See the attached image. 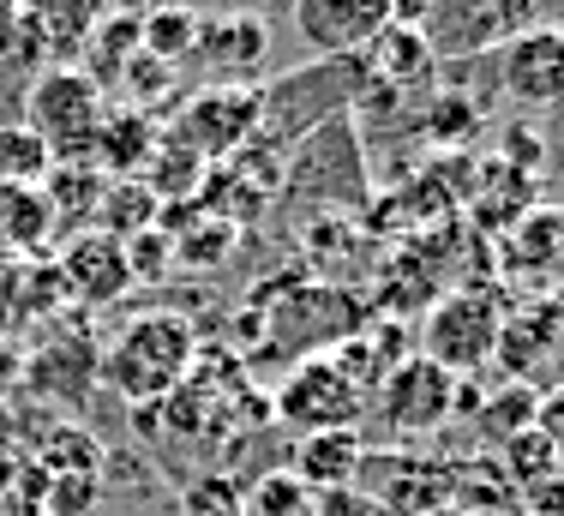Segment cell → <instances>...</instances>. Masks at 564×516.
I'll return each mask as SVG.
<instances>
[{
    "mask_svg": "<svg viewBox=\"0 0 564 516\" xmlns=\"http://www.w3.org/2000/svg\"><path fill=\"white\" fill-rule=\"evenodd\" d=\"M367 85H372V73H367L360 54H348V61H313V66H301V73H282L271 90H259V139L294 151V144H301L306 132H318L325 120L355 115V103Z\"/></svg>",
    "mask_w": 564,
    "mask_h": 516,
    "instance_id": "1",
    "label": "cell"
},
{
    "mask_svg": "<svg viewBox=\"0 0 564 516\" xmlns=\"http://www.w3.org/2000/svg\"><path fill=\"white\" fill-rule=\"evenodd\" d=\"M198 355V336L181 312H144L109 343V355L97 361V373L109 378L127 402H156L169 390H181L186 366Z\"/></svg>",
    "mask_w": 564,
    "mask_h": 516,
    "instance_id": "2",
    "label": "cell"
},
{
    "mask_svg": "<svg viewBox=\"0 0 564 516\" xmlns=\"http://www.w3.org/2000/svg\"><path fill=\"white\" fill-rule=\"evenodd\" d=\"M282 198H306L325 211H348L372 198V169H367V144H360L355 115L325 120L318 132H306L289 151L282 169Z\"/></svg>",
    "mask_w": 564,
    "mask_h": 516,
    "instance_id": "3",
    "label": "cell"
},
{
    "mask_svg": "<svg viewBox=\"0 0 564 516\" xmlns=\"http://www.w3.org/2000/svg\"><path fill=\"white\" fill-rule=\"evenodd\" d=\"M102 115H109L102 85L90 73H78V66H48L24 90V127L55 151V162H85Z\"/></svg>",
    "mask_w": 564,
    "mask_h": 516,
    "instance_id": "4",
    "label": "cell"
},
{
    "mask_svg": "<svg viewBox=\"0 0 564 516\" xmlns=\"http://www.w3.org/2000/svg\"><path fill=\"white\" fill-rule=\"evenodd\" d=\"M499 331H505V307L492 301V289H451L445 301L426 307L421 361L445 366L451 378L480 373L499 355Z\"/></svg>",
    "mask_w": 564,
    "mask_h": 516,
    "instance_id": "5",
    "label": "cell"
},
{
    "mask_svg": "<svg viewBox=\"0 0 564 516\" xmlns=\"http://www.w3.org/2000/svg\"><path fill=\"white\" fill-rule=\"evenodd\" d=\"M276 415L301 432H337V427H355V420L367 415V390H360L330 355H313L282 378Z\"/></svg>",
    "mask_w": 564,
    "mask_h": 516,
    "instance_id": "6",
    "label": "cell"
},
{
    "mask_svg": "<svg viewBox=\"0 0 564 516\" xmlns=\"http://www.w3.org/2000/svg\"><path fill=\"white\" fill-rule=\"evenodd\" d=\"M174 139L186 151H198L205 162L240 157L259 139V90L252 85H210L198 97H186L181 120H174Z\"/></svg>",
    "mask_w": 564,
    "mask_h": 516,
    "instance_id": "7",
    "label": "cell"
},
{
    "mask_svg": "<svg viewBox=\"0 0 564 516\" xmlns=\"http://www.w3.org/2000/svg\"><path fill=\"white\" fill-rule=\"evenodd\" d=\"M499 85L529 115L564 108V31L558 24H522L499 43Z\"/></svg>",
    "mask_w": 564,
    "mask_h": 516,
    "instance_id": "8",
    "label": "cell"
},
{
    "mask_svg": "<svg viewBox=\"0 0 564 516\" xmlns=\"http://www.w3.org/2000/svg\"><path fill=\"white\" fill-rule=\"evenodd\" d=\"M451 415H456V378L445 366L421 361V355H409L379 385V420L391 432H402V439H426V432H438Z\"/></svg>",
    "mask_w": 564,
    "mask_h": 516,
    "instance_id": "9",
    "label": "cell"
},
{
    "mask_svg": "<svg viewBox=\"0 0 564 516\" xmlns=\"http://www.w3.org/2000/svg\"><path fill=\"white\" fill-rule=\"evenodd\" d=\"M289 19L318 61H348L367 54L372 36L391 24V0H294Z\"/></svg>",
    "mask_w": 564,
    "mask_h": 516,
    "instance_id": "10",
    "label": "cell"
},
{
    "mask_svg": "<svg viewBox=\"0 0 564 516\" xmlns=\"http://www.w3.org/2000/svg\"><path fill=\"white\" fill-rule=\"evenodd\" d=\"M55 277L73 301H90V307H109L132 289V265H127V240L102 235V228H78V235L61 240V258H55Z\"/></svg>",
    "mask_w": 564,
    "mask_h": 516,
    "instance_id": "11",
    "label": "cell"
},
{
    "mask_svg": "<svg viewBox=\"0 0 564 516\" xmlns=\"http://www.w3.org/2000/svg\"><path fill=\"white\" fill-rule=\"evenodd\" d=\"M414 31L426 36V49H433V61H480V54H492L510 36L499 0H433V12H426Z\"/></svg>",
    "mask_w": 564,
    "mask_h": 516,
    "instance_id": "12",
    "label": "cell"
},
{
    "mask_svg": "<svg viewBox=\"0 0 564 516\" xmlns=\"http://www.w3.org/2000/svg\"><path fill=\"white\" fill-rule=\"evenodd\" d=\"M198 54L210 61L217 85H247L271 54V24L252 12H228V19H205L198 24Z\"/></svg>",
    "mask_w": 564,
    "mask_h": 516,
    "instance_id": "13",
    "label": "cell"
},
{
    "mask_svg": "<svg viewBox=\"0 0 564 516\" xmlns=\"http://www.w3.org/2000/svg\"><path fill=\"white\" fill-rule=\"evenodd\" d=\"M360 61H367V73L379 78L384 90H397V97H421L438 78V61H433V49H426V36L414 31V24H384Z\"/></svg>",
    "mask_w": 564,
    "mask_h": 516,
    "instance_id": "14",
    "label": "cell"
},
{
    "mask_svg": "<svg viewBox=\"0 0 564 516\" xmlns=\"http://www.w3.org/2000/svg\"><path fill=\"white\" fill-rule=\"evenodd\" d=\"M367 469V444H360L355 427H337V432H306L294 444V481L306 493H343L355 486V474Z\"/></svg>",
    "mask_w": 564,
    "mask_h": 516,
    "instance_id": "15",
    "label": "cell"
},
{
    "mask_svg": "<svg viewBox=\"0 0 564 516\" xmlns=\"http://www.w3.org/2000/svg\"><path fill=\"white\" fill-rule=\"evenodd\" d=\"M55 205L43 186H7L0 181V258H36L55 240Z\"/></svg>",
    "mask_w": 564,
    "mask_h": 516,
    "instance_id": "16",
    "label": "cell"
},
{
    "mask_svg": "<svg viewBox=\"0 0 564 516\" xmlns=\"http://www.w3.org/2000/svg\"><path fill=\"white\" fill-rule=\"evenodd\" d=\"M156 139H163V132H156L151 120L139 115V108H109V115H102V127H97V139H90V151H85V162L97 157L102 174H115V181H132V174L151 162Z\"/></svg>",
    "mask_w": 564,
    "mask_h": 516,
    "instance_id": "17",
    "label": "cell"
},
{
    "mask_svg": "<svg viewBox=\"0 0 564 516\" xmlns=\"http://www.w3.org/2000/svg\"><path fill=\"white\" fill-rule=\"evenodd\" d=\"M19 12H24V31H31L36 54H78L102 19L97 0H19Z\"/></svg>",
    "mask_w": 564,
    "mask_h": 516,
    "instance_id": "18",
    "label": "cell"
},
{
    "mask_svg": "<svg viewBox=\"0 0 564 516\" xmlns=\"http://www.w3.org/2000/svg\"><path fill=\"white\" fill-rule=\"evenodd\" d=\"M505 258L517 270H546V277H564V211L558 205H541L529 216H517L505 240Z\"/></svg>",
    "mask_w": 564,
    "mask_h": 516,
    "instance_id": "19",
    "label": "cell"
},
{
    "mask_svg": "<svg viewBox=\"0 0 564 516\" xmlns=\"http://www.w3.org/2000/svg\"><path fill=\"white\" fill-rule=\"evenodd\" d=\"M198 24L205 19H198L193 7H151L139 19V49L163 66H181L198 54Z\"/></svg>",
    "mask_w": 564,
    "mask_h": 516,
    "instance_id": "20",
    "label": "cell"
},
{
    "mask_svg": "<svg viewBox=\"0 0 564 516\" xmlns=\"http://www.w3.org/2000/svg\"><path fill=\"white\" fill-rule=\"evenodd\" d=\"M156 211H163V198L144 181H109L102 186V205H97V228L115 240H132L144 228H156Z\"/></svg>",
    "mask_w": 564,
    "mask_h": 516,
    "instance_id": "21",
    "label": "cell"
},
{
    "mask_svg": "<svg viewBox=\"0 0 564 516\" xmlns=\"http://www.w3.org/2000/svg\"><path fill=\"white\" fill-rule=\"evenodd\" d=\"M48 174H55V151H48L24 120L0 127V181L7 186H43Z\"/></svg>",
    "mask_w": 564,
    "mask_h": 516,
    "instance_id": "22",
    "label": "cell"
},
{
    "mask_svg": "<svg viewBox=\"0 0 564 516\" xmlns=\"http://www.w3.org/2000/svg\"><path fill=\"white\" fill-rule=\"evenodd\" d=\"M144 169H151V193L156 198H193V186H198V174H205V157L198 151H186L181 139H156V151H151V162H144Z\"/></svg>",
    "mask_w": 564,
    "mask_h": 516,
    "instance_id": "23",
    "label": "cell"
},
{
    "mask_svg": "<svg viewBox=\"0 0 564 516\" xmlns=\"http://www.w3.org/2000/svg\"><path fill=\"white\" fill-rule=\"evenodd\" d=\"M421 132L433 144H468L480 132V108L463 97V90H426L421 108Z\"/></svg>",
    "mask_w": 564,
    "mask_h": 516,
    "instance_id": "24",
    "label": "cell"
},
{
    "mask_svg": "<svg viewBox=\"0 0 564 516\" xmlns=\"http://www.w3.org/2000/svg\"><path fill=\"white\" fill-rule=\"evenodd\" d=\"M505 469H510V481L529 493L546 474H558V444L546 439L541 427H529V432H517V439H505Z\"/></svg>",
    "mask_w": 564,
    "mask_h": 516,
    "instance_id": "25",
    "label": "cell"
},
{
    "mask_svg": "<svg viewBox=\"0 0 564 516\" xmlns=\"http://www.w3.org/2000/svg\"><path fill=\"white\" fill-rule=\"evenodd\" d=\"M546 336H553V319H534V312H522V319H505V331H499V361L505 373H529L534 355H546Z\"/></svg>",
    "mask_w": 564,
    "mask_h": 516,
    "instance_id": "26",
    "label": "cell"
},
{
    "mask_svg": "<svg viewBox=\"0 0 564 516\" xmlns=\"http://www.w3.org/2000/svg\"><path fill=\"white\" fill-rule=\"evenodd\" d=\"M247 516H313V493H306L294 474H271V481L252 486Z\"/></svg>",
    "mask_w": 564,
    "mask_h": 516,
    "instance_id": "27",
    "label": "cell"
},
{
    "mask_svg": "<svg viewBox=\"0 0 564 516\" xmlns=\"http://www.w3.org/2000/svg\"><path fill=\"white\" fill-rule=\"evenodd\" d=\"M127 265H132V282H156L169 277L174 265V240L163 235V228H144V235L127 240Z\"/></svg>",
    "mask_w": 564,
    "mask_h": 516,
    "instance_id": "28",
    "label": "cell"
},
{
    "mask_svg": "<svg viewBox=\"0 0 564 516\" xmlns=\"http://www.w3.org/2000/svg\"><path fill=\"white\" fill-rule=\"evenodd\" d=\"M186 516H240V505H235V493H228L223 481H205V486H193V498H186Z\"/></svg>",
    "mask_w": 564,
    "mask_h": 516,
    "instance_id": "29",
    "label": "cell"
},
{
    "mask_svg": "<svg viewBox=\"0 0 564 516\" xmlns=\"http://www.w3.org/2000/svg\"><path fill=\"white\" fill-rule=\"evenodd\" d=\"M529 510L534 516H564V474H546L541 486H529Z\"/></svg>",
    "mask_w": 564,
    "mask_h": 516,
    "instance_id": "30",
    "label": "cell"
},
{
    "mask_svg": "<svg viewBox=\"0 0 564 516\" xmlns=\"http://www.w3.org/2000/svg\"><path fill=\"white\" fill-rule=\"evenodd\" d=\"M19 373H24V361H19V348L7 343V336H0V397H7L12 385H19Z\"/></svg>",
    "mask_w": 564,
    "mask_h": 516,
    "instance_id": "31",
    "label": "cell"
},
{
    "mask_svg": "<svg viewBox=\"0 0 564 516\" xmlns=\"http://www.w3.org/2000/svg\"><path fill=\"white\" fill-rule=\"evenodd\" d=\"M433 12V0H391V24H421Z\"/></svg>",
    "mask_w": 564,
    "mask_h": 516,
    "instance_id": "32",
    "label": "cell"
},
{
    "mask_svg": "<svg viewBox=\"0 0 564 516\" xmlns=\"http://www.w3.org/2000/svg\"><path fill=\"white\" fill-rule=\"evenodd\" d=\"M151 7H163V0H102V12H115V19H144Z\"/></svg>",
    "mask_w": 564,
    "mask_h": 516,
    "instance_id": "33",
    "label": "cell"
},
{
    "mask_svg": "<svg viewBox=\"0 0 564 516\" xmlns=\"http://www.w3.org/2000/svg\"><path fill=\"white\" fill-rule=\"evenodd\" d=\"M240 12H252V19H282V12H294V0H240Z\"/></svg>",
    "mask_w": 564,
    "mask_h": 516,
    "instance_id": "34",
    "label": "cell"
},
{
    "mask_svg": "<svg viewBox=\"0 0 564 516\" xmlns=\"http://www.w3.org/2000/svg\"><path fill=\"white\" fill-rule=\"evenodd\" d=\"M19 474V456H12V444H7V432H0V493H7V481Z\"/></svg>",
    "mask_w": 564,
    "mask_h": 516,
    "instance_id": "35",
    "label": "cell"
}]
</instances>
